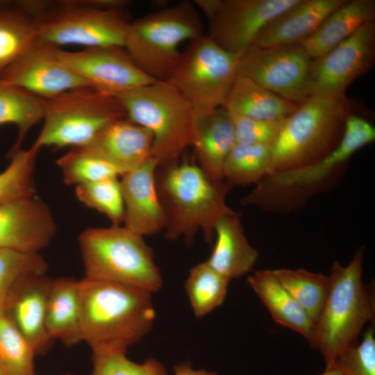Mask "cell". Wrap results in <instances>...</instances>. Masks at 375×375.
<instances>
[{
  "label": "cell",
  "instance_id": "cell-1",
  "mask_svg": "<svg viewBox=\"0 0 375 375\" xmlns=\"http://www.w3.org/2000/svg\"><path fill=\"white\" fill-rule=\"evenodd\" d=\"M83 341L92 355L126 353L153 328L152 293L124 284L83 278L78 281Z\"/></svg>",
  "mask_w": 375,
  "mask_h": 375
},
{
  "label": "cell",
  "instance_id": "cell-2",
  "mask_svg": "<svg viewBox=\"0 0 375 375\" xmlns=\"http://www.w3.org/2000/svg\"><path fill=\"white\" fill-rule=\"evenodd\" d=\"M156 178L166 217L165 238L169 240L183 238L190 245L201 231L211 244L217 219L235 212L226 202L232 185L211 179L197 164L178 160L158 167Z\"/></svg>",
  "mask_w": 375,
  "mask_h": 375
},
{
  "label": "cell",
  "instance_id": "cell-3",
  "mask_svg": "<svg viewBox=\"0 0 375 375\" xmlns=\"http://www.w3.org/2000/svg\"><path fill=\"white\" fill-rule=\"evenodd\" d=\"M374 140V126L361 117L349 115L340 142L331 153L311 165L266 175L242 199V203L279 212L300 208L333 185L352 155Z\"/></svg>",
  "mask_w": 375,
  "mask_h": 375
},
{
  "label": "cell",
  "instance_id": "cell-4",
  "mask_svg": "<svg viewBox=\"0 0 375 375\" xmlns=\"http://www.w3.org/2000/svg\"><path fill=\"white\" fill-rule=\"evenodd\" d=\"M363 254L360 247L347 266L335 260L331 267L328 294L310 344L326 366L356 344L364 325L374 318L372 294L362 279Z\"/></svg>",
  "mask_w": 375,
  "mask_h": 375
},
{
  "label": "cell",
  "instance_id": "cell-5",
  "mask_svg": "<svg viewBox=\"0 0 375 375\" xmlns=\"http://www.w3.org/2000/svg\"><path fill=\"white\" fill-rule=\"evenodd\" d=\"M349 115L345 98H306L285 119L272 147V173L311 165L328 156L340 142Z\"/></svg>",
  "mask_w": 375,
  "mask_h": 375
},
{
  "label": "cell",
  "instance_id": "cell-6",
  "mask_svg": "<svg viewBox=\"0 0 375 375\" xmlns=\"http://www.w3.org/2000/svg\"><path fill=\"white\" fill-rule=\"evenodd\" d=\"M85 278L159 291L163 283L151 247L126 227L89 228L78 237Z\"/></svg>",
  "mask_w": 375,
  "mask_h": 375
},
{
  "label": "cell",
  "instance_id": "cell-7",
  "mask_svg": "<svg viewBox=\"0 0 375 375\" xmlns=\"http://www.w3.org/2000/svg\"><path fill=\"white\" fill-rule=\"evenodd\" d=\"M115 97L126 117L152 133L151 156L158 167L178 161L191 147L194 109L170 81H156Z\"/></svg>",
  "mask_w": 375,
  "mask_h": 375
},
{
  "label": "cell",
  "instance_id": "cell-8",
  "mask_svg": "<svg viewBox=\"0 0 375 375\" xmlns=\"http://www.w3.org/2000/svg\"><path fill=\"white\" fill-rule=\"evenodd\" d=\"M126 0H65L42 1L33 15L38 40L60 47H124L130 21Z\"/></svg>",
  "mask_w": 375,
  "mask_h": 375
},
{
  "label": "cell",
  "instance_id": "cell-9",
  "mask_svg": "<svg viewBox=\"0 0 375 375\" xmlns=\"http://www.w3.org/2000/svg\"><path fill=\"white\" fill-rule=\"evenodd\" d=\"M202 35L199 10L193 1H182L130 22L124 48L144 73L165 81L179 60L180 44Z\"/></svg>",
  "mask_w": 375,
  "mask_h": 375
},
{
  "label": "cell",
  "instance_id": "cell-10",
  "mask_svg": "<svg viewBox=\"0 0 375 375\" xmlns=\"http://www.w3.org/2000/svg\"><path fill=\"white\" fill-rule=\"evenodd\" d=\"M44 124L31 147L89 146L111 122L126 117L118 99L88 86L43 99Z\"/></svg>",
  "mask_w": 375,
  "mask_h": 375
},
{
  "label": "cell",
  "instance_id": "cell-11",
  "mask_svg": "<svg viewBox=\"0 0 375 375\" xmlns=\"http://www.w3.org/2000/svg\"><path fill=\"white\" fill-rule=\"evenodd\" d=\"M239 58L203 35L189 42L167 81L195 111L220 108L238 76Z\"/></svg>",
  "mask_w": 375,
  "mask_h": 375
},
{
  "label": "cell",
  "instance_id": "cell-12",
  "mask_svg": "<svg viewBox=\"0 0 375 375\" xmlns=\"http://www.w3.org/2000/svg\"><path fill=\"white\" fill-rule=\"evenodd\" d=\"M299 0H194L208 21L207 36L239 58L264 28Z\"/></svg>",
  "mask_w": 375,
  "mask_h": 375
},
{
  "label": "cell",
  "instance_id": "cell-13",
  "mask_svg": "<svg viewBox=\"0 0 375 375\" xmlns=\"http://www.w3.org/2000/svg\"><path fill=\"white\" fill-rule=\"evenodd\" d=\"M312 60L300 44L251 47L240 57L238 75L299 104L309 97Z\"/></svg>",
  "mask_w": 375,
  "mask_h": 375
},
{
  "label": "cell",
  "instance_id": "cell-14",
  "mask_svg": "<svg viewBox=\"0 0 375 375\" xmlns=\"http://www.w3.org/2000/svg\"><path fill=\"white\" fill-rule=\"evenodd\" d=\"M374 56L375 23L372 22L312 60L309 96L345 98L347 88L370 69Z\"/></svg>",
  "mask_w": 375,
  "mask_h": 375
},
{
  "label": "cell",
  "instance_id": "cell-15",
  "mask_svg": "<svg viewBox=\"0 0 375 375\" xmlns=\"http://www.w3.org/2000/svg\"><path fill=\"white\" fill-rule=\"evenodd\" d=\"M61 61L89 87L116 96L156 80L144 73L123 47H90L76 51L60 49Z\"/></svg>",
  "mask_w": 375,
  "mask_h": 375
},
{
  "label": "cell",
  "instance_id": "cell-16",
  "mask_svg": "<svg viewBox=\"0 0 375 375\" xmlns=\"http://www.w3.org/2000/svg\"><path fill=\"white\" fill-rule=\"evenodd\" d=\"M60 49L38 40L0 73V80L43 99L71 89L88 86L61 61Z\"/></svg>",
  "mask_w": 375,
  "mask_h": 375
},
{
  "label": "cell",
  "instance_id": "cell-17",
  "mask_svg": "<svg viewBox=\"0 0 375 375\" xmlns=\"http://www.w3.org/2000/svg\"><path fill=\"white\" fill-rule=\"evenodd\" d=\"M56 230L50 208L36 196L0 206V249L40 253Z\"/></svg>",
  "mask_w": 375,
  "mask_h": 375
},
{
  "label": "cell",
  "instance_id": "cell-18",
  "mask_svg": "<svg viewBox=\"0 0 375 375\" xmlns=\"http://www.w3.org/2000/svg\"><path fill=\"white\" fill-rule=\"evenodd\" d=\"M157 160L151 156L136 169L121 176L124 226L143 237L164 231L167 224L157 189Z\"/></svg>",
  "mask_w": 375,
  "mask_h": 375
},
{
  "label": "cell",
  "instance_id": "cell-19",
  "mask_svg": "<svg viewBox=\"0 0 375 375\" xmlns=\"http://www.w3.org/2000/svg\"><path fill=\"white\" fill-rule=\"evenodd\" d=\"M52 278L28 274L14 285L3 311L32 345L36 355H44L53 340L46 328V308Z\"/></svg>",
  "mask_w": 375,
  "mask_h": 375
},
{
  "label": "cell",
  "instance_id": "cell-20",
  "mask_svg": "<svg viewBox=\"0 0 375 375\" xmlns=\"http://www.w3.org/2000/svg\"><path fill=\"white\" fill-rule=\"evenodd\" d=\"M152 143L150 131L124 117L109 124L83 148L112 165L122 176L151 156Z\"/></svg>",
  "mask_w": 375,
  "mask_h": 375
},
{
  "label": "cell",
  "instance_id": "cell-21",
  "mask_svg": "<svg viewBox=\"0 0 375 375\" xmlns=\"http://www.w3.org/2000/svg\"><path fill=\"white\" fill-rule=\"evenodd\" d=\"M235 143L231 115L223 108L194 110L191 147L197 165L209 178L224 181V162Z\"/></svg>",
  "mask_w": 375,
  "mask_h": 375
},
{
  "label": "cell",
  "instance_id": "cell-22",
  "mask_svg": "<svg viewBox=\"0 0 375 375\" xmlns=\"http://www.w3.org/2000/svg\"><path fill=\"white\" fill-rule=\"evenodd\" d=\"M346 0H299L260 32L252 47L300 44Z\"/></svg>",
  "mask_w": 375,
  "mask_h": 375
},
{
  "label": "cell",
  "instance_id": "cell-23",
  "mask_svg": "<svg viewBox=\"0 0 375 375\" xmlns=\"http://www.w3.org/2000/svg\"><path fill=\"white\" fill-rule=\"evenodd\" d=\"M238 212L220 217L215 223L216 241L207 263L228 279L238 278L254 267L258 252L247 240Z\"/></svg>",
  "mask_w": 375,
  "mask_h": 375
},
{
  "label": "cell",
  "instance_id": "cell-24",
  "mask_svg": "<svg viewBox=\"0 0 375 375\" xmlns=\"http://www.w3.org/2000/svg\"><path fill=\"white\" fill-rule=\"evenodd\" d=\"M375 1H347L330 13L300 45L316 59L349 38L360 27L374 22Z\"/></svg>",
  "mask_w": 375,
  "mask_h": 375
},
{
  "label": "cell",
  "instance_id": "cell-25",
  "mask_svg": "<svg viewBox=\"0 0 375 375\" xmlns=\"http://www.w3.org/2000/svg\"><path fill=\"white\" fill-rule=\"evenodd\" d=\"M46 328L51 338L66 347L83 341L78 281L52 278L46 308Z\"/></svg>",
  "mask_w": 375,
  "mask_h": 375
},
{
  "label": "cell",
  "instance_id": "cell-26",
  "mask_svg": "<svg viewBox=\"0 0 375 375\" xmlns=\"http://www.w3.org/2000/svg\"><path fill=\"white\" fill-rule=\"evenodd\" d=\"M247 283L269 310L274 322L303 335L311 344L315 325L307 313L275 278L272 270H259Z\"/></svg>",
  "mask_w": 375,
  "mask_h": 375
},
{
  "label": "cell",
  "instance_id": "cell-27",
  "mask_svg": "<svg viewBox=\"0 0 375 375\" xmlns=\"http://www.w3.org/2000/svg\"><path fill=\"white\" fill-rule=\"evenodd\" d=\"M298 106L238 75L222 108L231 115L277 121L288 117Z\"/></svg>",
  "mask_w": 375,
  "mask_h": 375
},
{
  "label": "cell",
  "instance_id": "cell-28",
  "mask_svg": "<svg viewBox=\"0 0 375 375\" xmlns=\"http://www.w3.org/2000/svg\"><path fill=\"white\" fill-rule=\"evenodd\" d=\"M272 271L315 326L328 294L329 276L303 269H277Z\"/></svg>",
  "mask_w": 375,
  "mask_h": 375
},
{
  "label": "cell",
  "instance_id": "cell-29",
  "mask_svg": "<svg viewBox=\"0 0 375 375\" xmlns=\"http://www.w3.org/2000/svg\"><path fill=\"white\" fill-rule=\"evenodd\" d=\"M43 99L0 80V125L15 124L18 135L10 153L20 148L29 130L43 119Z\"/></svg>",
  "mask_w": 375,
  "mask_h": 375
},
{
  "label": "cell",
  "instance_id": "cell-30",
  "mask_svg": "<svg viewBox=\"0 0 375 375\" xmlns=\"http://www.w3.org/2000/svg\"><path fill=\"white\" fill-rule=\"evenodd\" d=\"M272 172V147L235 143L224 165V179L231 185L256 184Z\"/></svg>",
  "mask_w": 375,
  "mask_h": 375
},
{
  "label": "cell",
  "instance_id": "cell-31",
  "mask_svg": "<svg viewBox=\"0 0 375 375\" xmlns=\"http://www.w3.org/2000/svg\"><path fill=\"white\" fill-rule=\"evenodd\" d=\"M38 40L33 17L16 5L0 11V73Z\"/></svg>",
  "mask_w": 375,
  "mask_h": 375
},
{
  "label": "cell",
  "instance_id": "cell-32",
  "mask_svg": "<svg viewBox=\"0 0 375 375\" xmlns=\"http://www.w3.org/2000/svg\"><path fill=\"white\" fill-rule=\"evenodd\" d=\"M229 281L230 279L215 271L206 261L192 267L185 290L196 317L206 316L223 303Z\"/></svg>",
  "mask_w": 375,
  "mask_h": 375
},
{
  "label": "cell",
  "instance_id": "cell-33",
  "mask_svg": "<svg viewBox=\"0 0 375 375\" xmlns=\"http://www.w3.org/2000/svg\"><path fill=\"white\" fill-rule=\"evenodd\" d=\"M38 152L31 147L10 153V162L0 172V206L36 196L34 172Z\"/></svg>",
  "mask_w": 375,
  "mask_h": 375
},
{
  "label": "cell",
  "instance_id": "cell-34",
  "mask_svg": "<svg viewBox=\"0 0 375 375\" xmlns=\"http://www.w3.org/2000/svg\"><path fill=\"white\" fill-rule=\"evenodd\" d=\"M31 343L3 313L0 315V365L6 375H35Z\"/></svg>",
  "mask_w": 375,
  "mask_h": 375
},
{
  "label": "cell",
  "instance_id": "cell-35",
  "mask_svg": "<svg viewBox=\"0 0 375 375\" xmlns=\"http://www.w3.org/2000/svg\"><path fill=\"white\" fill-rule=\"evenodd\" d=\"M64 183L68 185L86 184L121 176L118 169L86 148H72L57 160Z\"/></svg>",
  "mask_w": 375,
  "mask_h": 375
},
{
  "label": "cell",
  "instance_id": "cell-36",
  "mask_svg": "<svg viewBox=\"0 0 375 375\" xmlns=\"http://www.w3.org/2000/svg\"><path fill=\"white\" fill-rule=\"evenodd\" d=\"M76 196L85 206L104 215L112 225L120 226L123 224L124 206L118 177L77 185Z\"/></svg>",
  "mask_w": 375,
  "mask_h": 375
},
{
  "label": "cell",
  "instance_id": "cell-37",
  "mask_svg": "<svg viewBox=\"0 0 375 375\" xmlns=\"http://www.w3.org/2000/svg\"><path fill=\"white\" fill-rule=\"evenodd\" d=\"M48 265L40 253L0 249V315L15 283L28 274H46Z\"/></svg>",
  "mask_w": 375,
  "mask_h": 375
},
{
  "label": "cell",
  "instance_id": "cell-38",
  "mask_svg": "<svg viewBox=\"0 0 375 375\" xmlns=\"http://www.w3.org/2000/svg\"><path fill=\"white\" fill-rule=\"evenodd\" d=\"M91 375H167L165 366L154 358L135 362L126 353L109 352L92 355Z\"/></svg>",
  "mask_w": 375,
  "mask_h": 375
},
{
  "label": "cell",
  "instance_id": "cell-39",
  "mask_svg": "<svg viewBox=\"0 0 375 375\" xmlns=\"http://www.w3.org/2000/svg\"><path fill=\"white\" fill-rule=\"evenodd\" d=\"M231 115L235 142L272 147L282 129L284 119L267 121L238 115Z\"/></svg>",
  "mask_w": 375,
  "mask_h": 375
},
{
  "label": "cell",
  "instance_id": "cell-40",
  "mask_svg": "<svg viewBox=\"0 0 375 375\" xmlns=\"http://www.w3.org/2000/svg\"><path fill=\"white\" fill-rule=\"evenodd\" d=\"M349 375H375L374 328L369 326L360 343L343 351L334 362Z\"/></svg>",
  "mask_w": 375,
  "mask_h": 375
},
{
  "label": "cell",
  "instance_id": "cell-41",
  "mask_svg": "<svg viewBox=\"0 0 375 375\" xmlns=\"http://www.w3.org/2000/svg\"><path fill=\"white\" fill-rule=\"evenodd\" d=\"M174 375H218V374L206 369H195L190 362H183L174 367Z\"/></svg>",
  "mask_w": 375,
  "mask_h": 375
},
{
  "label": "cell",
  "instance_id": "cell-42",
  "mask_svg": "<svg viewBox=\"0 0 375 375\" xmlns=\"http://www.w3.org/2000/svg\"><path fill=\"white\" fill-rule=\"evenodd\" d=\"M319 375H349L335 362L326 366L325 370Z\"/></svg>",
  "mask_w": 375,
  "mask_h": 375
},
{
  "label": "cell",
  "instance_id": "cell-43",
  "mask_svg": "<svg viewBox=\"0 0 375 375\" xmlns=\"http://www.w3.org/2000/svg\"><path fill=\"white\" fill-rule=\"evenodd\" d=\"M0 375H6L1 365H0Z\"/></svg>",
  "mask_w": 375,
  "mask_h": 375
},
{
  "label": "cell",
  "instance_id": "cell-44",
  "mask_svg": "<svg viewBox=\"0 0 375 375\" xmlns=\"http://www.w3.org/2000/svg\"><path fill=\"white\" fill-rule=\"evenodd\" d=\"M60 375H72V374H69V373H67V374H60Z\"/></svg>",
  "mask_w": 375,
  "mask_h": 375
}]
</instances>
